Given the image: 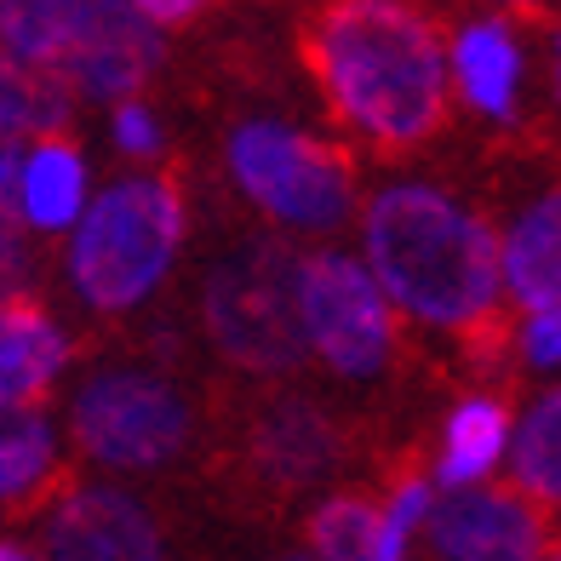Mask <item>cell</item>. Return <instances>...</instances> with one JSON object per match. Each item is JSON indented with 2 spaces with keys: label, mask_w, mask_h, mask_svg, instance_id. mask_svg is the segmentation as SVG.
Instances as JSON below:
<instances>
[{
  "label": "cell",
  "mask_w": 561,
  "mask_h": 561,
  "mask_svg": "<svg viewBox=\"0 0 561 561\" xmlns=\"http://www.w3.org/2000/svg\"><path fill=\"white\" fill-rule=\"evenodd\" d=\"M69 81L41 64H23L0 46V138L53 133L69 121Z\"/></svg>",
  "instance_id": "obj_16"
},
{
  "label": "cell",
  "mask_w": 561,
  "mask_h": 561,
  "mask_svg": "<svg viewBox=\"0 0 561 561\" xmlns=\"http://www.w3.org/2000/svg\"><path fill=\"white\" fill-rule=\"evenodd\" d=\"M46 561H161V533L138 499L81 488L46 522Z\"/></svg>",
  "instance_id": "obj_10"
},
{
  "label": "cell",
  "mask_w": 561,
  "mask_h": 561,
  "mask_svg": "<svg viewBox=\"0 0 561 561\" xmlns=\"http://www.w3.org/2000/svg\"><path fill=\"white\" fill-rule=\"evenodd\" d=\"M87 207V161L75 156V144L41 138L18 167V213L35 229H69Z\"/></svg>",
  "instance_id": "obj_14"
},
{
  "label": "cell",
  "mask_w": 561,
  "mask_h": 561,
  "mask_svg": "<svg viewBox=\"0 0 561 561\" xmlns=\"http://www.w3.org/2000/svg\"><path fill=\"white\" fill-rule=\"evenodd\" d=\"M298 316H304V350H316L344 378L385 373L396 350L390 298L362 259L350 252H310L298 264Z\"/></svg>",
  "instance_id": "obj_6"
},
{
  "label": "cell",
  "mask_w": 561,
  "mask_h": 561,
  "mask_svg": "<svg viewBox=\"0 0 561 561\" xmlns=\"http://www.w3.org/2000/svg\"><path fill=\"white\" fill-rule=\"evenodd\" d=\"M298 252L287 241H241L207 280V333L247 373H287L304 355Z\"/></svg>",
  "instance_id": "obj_4"
},
{
  "label": "cell",
  "mask_w": 561,
  "mask_h": 561,
  "mask_svg": "<svg viewBox=\"0 0 561 561\" xmlns=\"http://www.w3.org/2000/svg\"><path fill=\"white\" fill-rule=\"evenodd\" d=\"M504 447H510V465H516V488L539 510L556 504V493H561V401H556V390L527 407V419L516 424V436Z\"/></svg>",
  "instance_id": "obj_19"
},
{
  "label": "cell",
  "mask_w": 561,
  "mask_h": 561,
  "mask_svg": "<svg viewBox=\"0 0 561 561\" xmlns=\"http://www.w3.org/2000/svg\"><path fill=\"white\" fill-rule=\"evenodd\" d=\"M18 275H23V224L12 201H0V280L12 287Z\"/></svg>",
  "instance_id": "obj_25"
},
{
  "label": "cell",
  "mask_w": 561,
  "mask_h": 561,
  "mask_svg": "<svg viewBox=\"0 0 561 561\" xmlns=\"http://www.w3.org/2000/svg\"><path fill=\"white\" fill-rule=\"evenodd\" d=\"M367 264L378 293L430 327H470L499 304L493 229L430 184H396L373 195Z\"/></svg>",
  "instance_id": "obj_2"
},
{
  "label": "cell",
  "mask_w": 561,
  "mask_h": 561,
  "mask_svg": "<svg viewBox=\"0 0 561 561\" xmlns=\"http://www.w3.org/2000/svg\"><path fill=\"white\" fill-rule=\"evenodd\" d=\"M516 7H539V0H516Z\"/></svg>",
  "instance_id": "obj_30"
},
{
  "label": "cell",
  "mask_w": 561,
  "mask_h": 561,
  "mask_svg": "<svg viewBox=\"0 0 561 561\" xmlns=\"http://www.w3.org/2000/svg\"><path fill=\"white\" fill-rule=\"evenodd\" d=\"M69 344L35 298H0V401H41L58 385Z\"/></svg>",
  "instance_id": "obj_11"
},
{
  "label": "cell",
  "mask_w": 561,
  "mask_h": 561,
  "mask_svg": "<svg viewBox=\"0 0 561 561\" xmlns=\"http://www.w3.org/2000/svg\"><path fill=\"white\" fill-rule=\"evenodd\" d=\"M0 561H41V556H30V550H18V545H0Z\"/></svg>",
  "instance_id": "obj_28"
},
{
  "label": "cell",
  "mask_w": 561,
  "mask_h": 561,
  "mask_svg": "<svg viewBox=\"0 0 561 561\" xmlns=\"http://www.w3.org/2000/svg\"><path fill=\"white\" fill-rule=\"evenodd\" d=\"M115 144L126 156H161V121L149 115L138 98H121L115 104Z\"/></svg>",
  "instance_id": "obj_23"
},
{
  "label": "cell",
  "mask_w": 561,
  "mask_h": 561,
  "mask_svg": "<svg viewBox=\"0 0 561 561\" xmlns=\"http://www.w3.org/2000/svg\"><path fill=\"white\" fill-rule=\"evenodd\" d=\"M275 561H316V556H304V550H293V556H275Z\"/></svg>",
  "instance_id": "obj_29"
},
{
  "label": "cell",
  "mask_w": 561,
  "mask_h": 561,
  "mask_svg": "<svg viewBox=\"0 0 561 561\" xmlns=\"http://www.w3.org/2000/svg\"><path fill=\"white\" fill-rule=\"evenodd\" d=\"M53 470V424L35 401H0V499H30Z\"/></svg>",
  "instance_id": "obj_20"
},
{
  "label": "cell",
  "mask_w": 561,
  "mask_h": 561,
  "mask_svg": "<svg viewBox=\"0 0 561 561\" xmlns=\"http://www.w3.org/2000/svg\"><path fill=\"white\" fill-rule=\"evenodd\" d=\"M144 23H156V30H172V23H190L213 7V0H126Z\"/></svg>",
  "instance_id": "obj_26"
},
{
  "label": "cell",
  "mask_w": 561,
  "mask_h": 561,
  "mask_svg": "<svg viewBox=\"0 0 561 561\" xmlns=\"http://www.w3.org/2000/svg\"><path fill=\"white\" fill-rule=\"evenodd\" d=\"M522 344H527V362L550 373V367H556V355H561V316H556V310H533Z\"/></svg>",
  "instance_id": "obj_24"
},
{
  "label": "cell",
  "mask_w": 561,
  "mask_h": 561,
  "mask_svg": "<svg viewBox=\"0 0 561 561\" xmlns=\"http://www.w3.org/2000/svg\"><path fill=\"white\" fill-rule=\"evenodd\" d=\"M75 442L110 470H161L190 442V401L156 373H98L75 396Z\"/></svg>",
  "instance_id": "obj_7"
},
{
  "label": "cell",
  "mask_w": 561,
  "mask_h": 561,
  "mask_svg": "<svg viewBox=\"0 0 561 561\" xmlns=\"http://www.w3.org/2000/svg\"><path fill=\"white\" fill-rule=\"evenodd\" d=\"M430 539L442 561H539L545 516L539 504L504 488H453V499L430 504Z\"/></svg>",
  "instance_id": "obj_9"
},
{
  "label": "cell",
  "mask_w": 561,
  "mask_h": 561,
  "mask_svg": "<svg viewBox=\"0 0 561 561\" xmlns=\"http://www.w3.org/2000/svg\"><path fill=\"white\" fill-rule=\"evenodd\" d=\"M539 561H556V556H539Z\"/></svg>",
  "instance_id": "obj_31"
},
{
  "label": "cell",
  "mask_w": 561,
  "mask_h": 561,
  "mask_svg": "<svg viewBox=\"0 0 561 561\" xmlns=\"http://www.w3.org/2000/svg\"><path fill=\"white\" fill-rule=\"evenodd\" d=\"M229 172L259 207L293 229H339L350 218L355 178L339 149L280 121H247L229 138Z\"/></svg>",
  "instance_id": "obj_5"
},
{
  "label": "cell",
  "mask_w": 561,
  "mask_h": 561,
  "mask_svg": "<svg viewBox=\"0 0 561 561\" xmlns=\"http://www.w3.org/2000/svg\"><path fill=\"white\" fill-rule=\"evenodd\" d=\"M453 75L465 104H476L481 115H510L522 98V46L504 30L499 18L470 23L465 35L453 41Z\"/></svg>",
  "instance_id": "obj_13"
},
{
  "label": "cell",
  "mask_w": 561,
  "mask_h": 561,
  "mask_svg": "<svg viewBox=\"0 0 561 561\" xmlns=\"http://www.w3.org/2000/svg\"><path fill=\"white\" fill-rule=\"evenodd\" d=\"M430 504H436V493H430V481H401L396 499L378 510V550L373 561H407V539H413V527L430 516Z\"/></svg>",
  "instance_id": "obj_22"
},
{
  "label": "cell",
  "mask_w": 561,
  "mask_h": 561,
  "mask_svg": "<svg viewBox=\"0 0 561 561\" xmlns=\"http://www.w3.org/2000/svg\"><path fill=\"white\" fill-rule=\"evenodd\" d=\"M87 0H0V46L23 64L64 75V53L75 41Z\"/></svg>",
  "instance_id": "obj_18"
},
{
  "label": "cell",
  "mask_w": 561,
  "mask_h": 561,
  "mask_svg": "<svg viewBox=\"0 0 561 561\" xmlns=\"http://www.w3.org/2000/svg\"><path fill=\"white\" fill-rule=\"evenodd\" d=\"M18 167H23L18 138H0V201H12V207H18Z\"/></svg>",
  "instance_id": "obj_27"
},
{
  "label": "cell",
  "mask_w": 561,
  "mask_h": 561,
  "mask_svg": "<svg viewBox=\"0 0 561 561\" xmlns=\"http://www.w3.org/2000/svg\"><path fill=\"white\" fill-rule=\"evenodd\" d=\"M156 58H161L156 23H144L126 0H87L81 23H75V41L64 53V81L69 92L121 104V98H138Z\"/></svg>",
  "instance_id": "obj_8"
},
{
  "label": "cell",
  "mask_w": 561,
  "mask_h": 561,
  "mask_svg": "<svg viewBox=\"0 0 561 561\" xmlns=\"http://www.w3.org/2000/svg\"><path fill=\"white\" fill-rule=\"evenodd\" d=\"M259 458L280 481H310V476H321L327 465H333V424L304 401L275 407V413H264V424H259Z\"/></svg>",
  "instance_id": "obj_15"
},
{
  "label": "cell",
  "mask_w": 561,
  "mask_h": 561,
  "mask_svg": "<svg viewBox=\"0 0 561 561\" xmlns=\"http://www.w3.org/2000/svg\"><path fill=\"white\" fill-rule=\"evenodd\" d=\"M510 442V413L493 396H476V401H458L453 419H447V442H442V481L447 488H470L481 481Z\"/></svg>",
  "instance_id": "obj_17"
},
{
  "label": "cell",
  "mask_w": 561,
  "mask_h": 561,
  "mask_svg": "<svg viewBox=\"0 0 561 561\" xmlns=\"http://www.w3.org/2000/svg\"><path fill=\"white\" fill-rule=\"evenodd\" d=\"M75 247L69 270L75 287L98 310H133L138 298L161 287V275L178 259L184 241V195L172 190V178H126L104 190L75 218Z\"/></svg>",
  "instance_id": "obj_3"
},
{
  "label": "cell",
  "mask_w": 561,
  "mask_h": 561,
  "mask_svg": "<svg viewBox=\"0 0 561 561\" xmlns=\"http://www.w3.org/2000/svg\"><path fill=\"white\" fill-rule=\"evenodd\" d=\"M304 53L327 104L378 149H413L447 115L442 35L407 0H327Z\"/></svg>",
  "instance_id": "obj_1"
},
{
  "label": "cell",
  "mask_w": 561,
  "mask_h": 561,
  "mask_svg": "<svg viewBox=\"0 0 561 561\" xmlns=\"http://www.w3.org/2000/svg\"><path fill=\"white\" fill-rule=\"evenodd\" d=\"M378 550V504L362 493H339L310 516V556L316 561H373Z\"/></svg>",
  "instance_id": "obj_21"
},
{
  "label": "cell",
  "mask_w": 561,
  "mask_h": 561,
  "mask_svg": "<svg viewBox=\"0 0 561 561\" xmlns=\"http://www.w3.org/2000/svg\"><path fill=\"white\" fill-rule=\"evenodd\" d=\"M499 280H510V298L522 310H556L561 298V201L545 195L510 224L499 247Z\"/></svg>",
  "instance_id": "obj_12"
}]
</instances>
